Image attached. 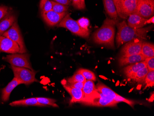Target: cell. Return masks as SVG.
<instances>
[{"mask_svg": "<svg viewBox=\"0 0 154 116\" xmlns=\"http://www.w3.org/2000/svg\"><path fill=\"white\" fill-rule=\"evenodd\" d=\"M116 26L118 32L116 42L117 47L135 39H146L147 33L152 28V26H150L145 28L134 29L129 27L124 20L118 22Z\"/></svg>", "mask_w": 154, "mask_h": 116, "instance_id": "6da1fadb", "label": "cell"}, {"mask_svg": "<svg viewBox=\"0 0 154 116\" xmlns=\"http://www.w3.org/2000/svg\"><path fill=\"white\" fill-rule=\"evenodd\" d=\"M118 22L117 19L106 18L102 27L93 34L94 42L114 49L116 25Z\"/></svg>", "mask_w": 154, "mask_h": 116, "instance_id": "7a4b0ae2", "label": "cell"}, {"mask_svg": "<svg viewBox=\"0 0 154 116\" xmlns=\"http://www.w3.org/2000/svg\"><path fill=\"white\" fill-rule=\"evenodd\" d=\"M58 27H61L66 28L76 34L84 38H88L90 35L89 30L83 28L79 24L78 21L72 19L70 14H67L62 20L57 25Z\"/></svg>", "mask_w": 154, "mask_h": 116, "instance_id": "3957f363", "label": "cell"}, {"mask_svg": "<svg viewBox=\"0 0 154 116\" xmlns=\"http://www.w3.org/2000/svg\"><path fill=\"white\" fill-rule=\"evenodd\" d=\"M11 69L14 72V77L20 80L22 84L28 85L35 81H38L35 78L37 72L34 70L13 66H11Z\"/></svg>", "mask_w": 154, "mask_h": 116, "instance_id": "277c9868", "label": "cell"}, {"mask_svg": "<svg viewBox=\"0 0 154 116\" xmlns=\"http://www.w3.org/2000/svg\"><path fill=\"white\" fill-rule=\"evenodd\" d=\"M80 103L89 106L98 107H114L118 103L114 99L109 98L99 92V94L82 100Z\"/></svg>", "mask_w": 154, "mask_h": 116, "instance_id": "5b68a950", "label": "cell"}, {"mask_svg": "<svg viewBox=\"0 0 154 116\" xmlns=\"http://www.w3.org/2000/svg\"><path fill=\"white\" fill-rule=\"evenodd\" d=\"M30 55L28 54H12L3 58V60L13 66L17 67H26L33 70L30 62Z\"/></svg>", "mask_w": 154, "mask_h": 116, "instance_id": "8992f818", "label": "cell"}, {"mask_svg": "<svg viewBox=\"0 0 154 116\" xmlns=\"http://www.w3.org/2000/svg\"><path fill=\"white\" fill-rule=\"evenodd\" d=\"M2 36L9 38L14 42H16L20 47V53H25L26 52L22 35L16 21H15L8 31L3 33Z\"/></svg>", "mask_w": 154, "mask_h": 116, "instance_id": "52a82bcc", "label": "cell"}, {"mask_svg": "<svg viewBox=\"0 0 154 116\" xmlns=\"http://www.w3.org/2000/svg\"><path fill=\"white\" fill-rule=\"evenodd\" d=\"M96 87L97 90L100 93H102L103 95H104L109 98L114 99L118 103L121 102H125V103H126L128 104L131 107H134V105L136 104L134 101L124 98L116 93L111 88H109L108 86L103 84L101 83H98Z\"/></svg>", "mask_w": 154, "mask_h": 116, "instance_id": "ba28073f", "label": "cell"}, {"mask_svg": "<svg viewBox=\"0 0 154 116\" xmlns=\"http://www.w3.org/2000/svg\"><path fill=\"white\" fill-rule=\"evenodd\" d=\"M145 19L154 16V0H139L136 10L134 13Z\"/></svg>", "mask_w": 154, "mask_h": 116, "instance_id": "9c48e42d", "label": "cell"}, {"mask_svg": "<svg viewBox=\"0 0 154 116\" xmlns=\"http://www.w3.org/2000/svg\"><path fill=\"white\" fill-rule=\"evenodd\" d=\"M139 0H120V10L118 15L123 19H126L130 14L136 10Z\"/></svg>", "mask_w": 154, "mask_h": 116, "instance_id": "30bf717a", "label": "cell"}, {"mask_svg": "<svg viewBox=\"0 0 154 116\" xmlns=\"http://www.w3.org/2000/svg\"><path fill=\"white\" fill-rule=\"evenodd\" d=\"M143 41V40L141 39H135L126 43L121 51L122 56L140 54Z\"/></svg>", "mask_w": 154, "mask_h": 116, "instance_id": "8fae6325", "label": "cell"}, {"mask_svg": "<svg viewBox=\"0 0 154 116\" xmlns=\"http://www.w3.org/2000/svg\"><path fill=\"white\" fill-rule=\"evenodd\" d=\"M42 17L44 21L50 27L57 25L67 14V12L57 13L53 10L48 12H41Z\"/></svg>", "mask_w": 154, "mask_h": 116, "instance_id": "7c38bea8", "label": "cell"}, {"mask_svg": "<svg viewBox=\"0 0 154 116\" xmlns=\"http://www.w3.org/2000/svg\"><path fill=\"white\" fill-rule=\"evenodd\" d=\"M0 52L8 53H20L19 46L9 38L0 35Z\"/></svg>", "mask_w": 154, "mask_h": 116, "instance_id": "4fadbf2b", "label": "cell"}, {"mask_svg": "<svg viewBox=\"0 0 154 116\" xmlns=\"http://www.w3.org/2000/svg\"><path fill=\"white\" fill-rule=\"evenodd\" d=\"M65 82V83H64L63 80H62V84L66 90L71 96V103H77V102L80 103L81 100L83 99V97H84V93L82 89H79L78 88L72 87L67 84L66 81Z\"/></svg>", "mask_w": 154, "mask_h": 116, "instance_id": "5bb4252c", "label": "cell"}, {"mask_svg": "<svg viewBox=\"0 0 154 116\" xmlns=\"http://www.w3.org/2000/svg\"><path fill=\"white\" fill-rule=\"evenodd\" d=\"M148 19H145L137 14H132L129 16L127 25L131 28L139 29L143 28L147 25L146 21Z\"/></svg>", "mask_w": 154, "mask_h": 116, "instance_id": "9a60e30c", "label": "cell"}, {"mask_svg": "<svg viewBox=\"0 0 154 116\" xmlns=\"http://www.w3.org/2000/svg\"><path fill=\"white\" fill-rule=\"evenodd\" d=\"M145 58L141 54L131 56H121L118 59L119 65L120 67L130 65L145 60Z\"/></svg>", "mask_w": 154, "mask_h": 116, "instance_id": "2e32d148", "label": "cell"}, {"mask_svg": "<svg viewBox=\"0 0 154 116\" xmlns=\"http://www.w3.org/2000/svg\"><path fill=\"white\" fill-rule=\"evenodd\" d=\"M84 97L83 100L90 98L92 97L99 94V92L96 89L94 81L91 80H86L84 83L83 89ZM81 100V101H82Z\"/></svg>", "mask_w": 154, "mask_h": 116, "instance_id": "e0dca14e", "label": "cell"}, {"mask_svg": "<svg viewBox=\"0 0 154 116\" xmlns=\"http://www.w3.org/2000/svg\"><path fill=\"white\" fill-rule=\"evenodd\" d=\"M15 15L9 11L7 15L0 20V35H2L5 32L8 30L15 22Z\"/></svg>", "mask_w": 154, "mask_h": 116, "instance_id": "ac0fdd59", "label": "cell"}, {"mask_svg": "<svg viewBox=\"0 0 154 116\" xmlns=\"http://www.w3.org/2000/svg\"><path fill=\"white\" fill-rule=\"evenodd\" d=\"M146 67L145 61H143L141 62L131 64L128 66L125 67L123 69V73L128 78H130L136 73L137 72L140 70H142Z\"/></svg>", "mask_w": 154, "mask_h": 116, "instance_id": "d6986e66", "label": "cell"}, {"mask_svg": "<svg viewBox=\"0 0 154 116\" xmlns=\"http://www.w3.org/2000/svg\"><path fill=\"white\" fill-rule=\"evenodd\" d=\"M21 84V82L14 77L8 85L2 89V101L3 102H7V101H8L10 97V94L16 86Z\"/></svg>", "mask_w": 154, "mask_h": 116, "instance_id": "ffe728a7", "label": "cell"}, {"mask_svg": "<svg viewBox=\"0 0 154 116\" xmlns=\"http://www.w3.org/2000/svg\"><path fill=\"white\" fill-rule=\"evenodd\" d=\"M9 105L12 106H36L40 107L46 106L44 105L39 103L36 98H32L22 100L13 101Z\"/></svg>", "mask_w": 154, "mask_h": 116, "instance_id": "44dd1931", "label": "cell"}, {"mask_svg": "<svg viewBox=\"0 0 154 116\" xmlns=\"http://www.w3.org/2000/svg\"><path fill=\"white\" fill-rule=\"evenodd\" d=\"M104 7L108 15L111 19H117V13L113 0H103Z\"/></svg>", "mask_w": 154, "mask_h": 116, "instance_id": "7402d4cb", "label": "cell"}, {"mask_svg": "<svg viewBox=\"0 0 154 116\" xmlns=\"http://www.w3.org/2000/svg\"><path fill=\"white\" fill-rule=\"evenodd\" d=\"M141 54L145 58L154 57V45L153 44L143 41Z\"/></svg>", "mask_w": 154, "mask_h": 116, "instance_id": "603a6c76", "label": "cell"}, {"mask_svg": "<svg viewBox=\"0 0 154 116\" xmlns=\"http://www.w3.org/2000/svg\"><path fill=\"white\" fill-rule=\"evenodd\" d=\"M148 69L147 67L140 70L133 75L130 79H132L134 81L137 83H142L144 82L146 75L149 72Z\"/></svg>", "mask_w": 154, "mask_h": 116, "instance_id": "cb8c5ba5", "label": "cell"}, {"mask_svg": "<svg viewBox=\"0 0 154 116\" xmlns=\"http://www.w3.org/2000/svg\"><path fill=\"white\" fill-rule=\"evenodd\" d=\"M39 103L46 106H53L54 107H59L58 105L55 103L57 100L47 98L44 97H36Z\"/></svg>", "mask_w": 154, "mask_h": 116, "instance_id": "d4e9b609", "label": "cell"}, {"mask_svg": "<svg viewBox=\"0 0 154 116\" xmlns=\"http://www.w3.org/2000/svg\"><path fill=\"white\" fill-rule=\"evenodd\" d=\"M77 72L81 73L85 78L86 80H91L95 81L97 80V78L95 74L93 72L91 71L86 69H80L77 71Z\"/></svg>", "mask_w": 154, "mask_h": 116, "instance_id": "484cf974", "label": "cell"}, {"mask_svg": "<svg viewBox=\"0 0 154 116\" xmlns=\"http://www.w3.org/2000/svg\"><path fill=\"white\" fill-rule=\"evenodd\" d=\"M51 2L53 5L52 10L54 12H57V13H62L64 12H66L68 10V8H69L68 6L62 5V4L55 2L53 1H51Z\"/></svg>", "mask_w": 154, "mask_h": 116, "instance_id": "4316f807", "label": "cell"}, {"mask_svg": "<svg viewBox=\"0 0 154 116\" xmlns=\"http://www.w3.org/2000/svg\"><path fill=\"white\" fill-rule=\"evenodd\" d=\"M53 5L50 0H41L40 8L41 12H48L52 10Z\"/></svg>", "mask_w": 154, "mask_h": 116, "instance_id": "83f0119b", "label": "cell"}, {"mask_svg": "<svg viewBox=\"0 0 154 116\" xmlns=\"http://www.w3.org/2000/svg\"><path fill=\"white\" fill-rule=\"evenodd\" d=\"M85 80L86 79L84 77V76L81 73L77 72L72 77L69 78L66 82L67 83H78V82L85 83Z\"/></svg>", "mask_w": 154, "mask_h": 116, "instance_id": "f1b7e54d", "label": "cell"}, {"mask_svg": "<svg viewBox=\"0 0 154 116\" xmlns=\"http://www.w3.org/2000/svg\"><path fill=\"white\" fill-rule=\"evenodd\" d=\"M148 86H153L154 85V71H149L146 75L144 81Z\"/></svg>", "mask_w": 154, "mask_h": 116, "instance_id": "f546056e", "label": "cell"}, {"mask_svg": "<svg viewBox=\"0 0 154 116\" xmlns=\"http://www.w3.org/2000/svg\"><path fill=\"white\" fill-rule=\"evenodd\" d=\"M146 67L149 71H154V57L145 59Z\"/></svg>", "mask_w": 154, "mask_h": 116, "instance_id": "4dcf8cb0", "label": "cell"}, {"mask_svg": "<svg viewBox=\"0 0 154 116\" xmlns=\"http://www.w3.org/2000/svg\"><path fill=\"white\" fill-rule=\"evenodd\" d=\"M77 21L82 27L85 28V29H87V30H89L88 27L89 25V21L88 19L84 18H81Z\"/></svg>", "mask_w": 154, "mask_h": 116, "instance_id": "1f68e13d", "label": "cell"}, {"mask_svg": "<svg viewBox=\"0 0 154 116\" xmlns=\"http://www.w3.org/2000/svg\"><path fill=\"white\" fill-rule=\"evenodd\" d=\"M9 8L6 6H1L0 7V20H2L8 13Z\"/></svg>", "mask_w": 154, "mask_h": 116, "instance_id": "d6a6232c", "label": "cell"}, {"mask_svg": "<svg viewBox=\"0 0 154 116\" xmlns=\"http://www.w3.org/2000/svg\"><path fill=\"white\" fill-rule=\"evenodd\" d=\"M66 83L72 87H75V88H78L79 89H82L84 86V83H81V82H78V83H67L66 82Z\"/></svg>", "mask_w": 154, "mask_h": 116, "instance_id": "836d02e7", "label": "cell"}, {"mask_svg": "<svg viewBox=\"0 0 154 116\" xmlns=\"http://www.w3.org/2000/svg\"><path fill=\"white\" fill-rule=\"evenodd\" d=\"M72 5H73V7L75 8L79 9V10L84 9L82 7V5H81L80 0H72Z\"/></svg>", "mask_w": 154, "mask_h": 116, "instance_id": "e575fe53", "label": "cell"}, {"mask_svg": "<svg viewBox=\"0 0 154 116\" xmlns=\"http://www.w3.org/2000/svg\"><path fill=\"white\" fill-rule=\"evenodd\" d=\"M53 1L66 6L71 5V1L69 0H53Z\"/></svg>", "mask_w": 154, "mask_h": 116, "instance_id": "d590c367", "label": "cell"}, {"mask_svg": "<svg viewBox=\"0 0 154 116\" xmlns=\"http://www.w3.org/2000/svg\"><path fill=\"white\" fill-rule=\"evenodd\" d=\"M113 2L115 4L116 6V9L117 13V14L119 13V10H120V8H119V5H120V0H113Z\"/></svg>", "mask_w": 154, "mask_h": 116, "instance_id": "8d00e7d4", "label": "cell"}, {"mask_svg": "<svg viewBox=\"0 0 154 116\" xmlns=\"http://www.w3.org/2000/svg\"><path fill=\"white\" fill-rule=\"evenodd\" d=\"M154 17L152 16V17L150 18L149 19H148L146 21L147 24H149V23H154Z\"/></svg>", "mask_w": 154, "mask_h": 116, "instance_id": "74e56055", "label": "cell"}, {"mask_svg": "<svg viewBox=\"0 0 154 116\" xmlns=\"http://www.w3.org/2000/svg\"><path fill=\"white\" fill-rule=\"evenodd\" d=\"M81 1V5H82V7L84 9L85 8V0H80Z\"/></svg>", "mask_w": 154, "mask_h": 116, "instance_id": "f35d334b", "label": "cell"}, {"mask_svg": "<svg viewBox=\"0 0 154 116\" xmlns=\"http://www.w3.org/2000/svg\"><path fill=\"white\" fill-rule=\"evenodd\" d=\"M69 1H70L71 2L72 1V0H69Z\"/></svg>", "mask_w": 154, "mask_h": 116, "instance_id": "ab89813d", "label": "cell"}]
</instances>
